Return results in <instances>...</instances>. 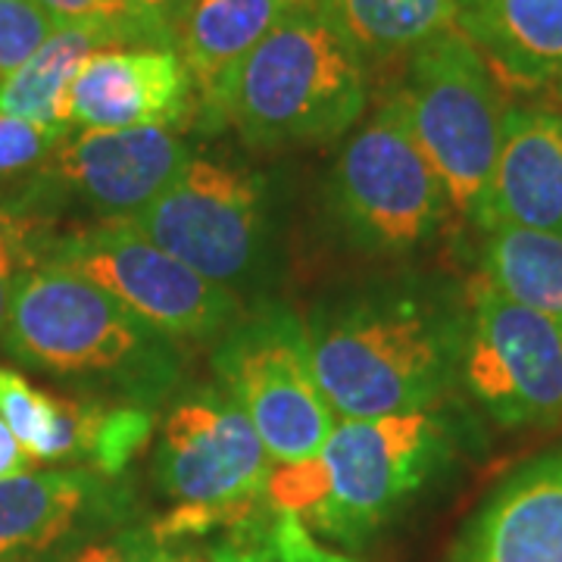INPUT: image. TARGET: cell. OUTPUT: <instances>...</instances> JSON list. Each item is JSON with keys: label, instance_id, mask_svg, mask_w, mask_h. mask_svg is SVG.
<instances>
[{"label": "cell", "instance_id": "21", "mask_svg": "<svg viewBox=\"0 0 562 562\" xmlns=\"http://www.w3.org/2000/svg\"><path fill=\"white\" fill-rule=\"evenodd\" d=\"M482 276L503 297L562 325V238L501 225L484 232Z\"/></svg>", "mask_w": 562, "mask_h": 562}, {"label": "cell", "instance_id": "12", "mask_svg": "<svg viewBox=\"0 0 562 562\" xmlns=\"http://www.w3.org/2000/svg\"><path fill=\"white\" fill-rule=\"evenodd\" d=\"M191 147L169 128H79L44 160V176L101 220H132L176 181Z\"/></svg>", "mask_w": 562, "mask_h": 562}, {"label": "cell", "instance_id": "33", "mask_svg": "<svg viewBox=\"0 0 562 562\" xmlns=\"http://www.w3.org/2000/svg\"><path fill=\"white\" fill-rule=\"evenodd\" d=\"M557 88H560V98H562V72H560V79H557Z\"/></svg>", "mask_w": 562, "mask_h": 562}, {"label": "cell", "instance_id": "26", "mask_svg": "<svg viewBox=\"0 0 562 562\" xmlns=\"http://www.w3.org/2000/svg\"><path fill=\"white\" fill-rule=\"evenodd\" d=\"M154 413L144 406H113L106 409L98 431V443L91 453V465L101 475H120L128 462L140 453V447L150 441Z\"/></svg>", "mask_w": 562, "mask_h": 562}, {"label": "cell", "instance_id": "22", "mask_svg": "<svg viewBox=\"0 0 562 562\" xmlns=\"http://www.w3.org/2000/svg\"><path fill=\"white\" fill-rule=\"evenodd\" d=\"M328 16L362 57L391 60L453 29L457 0H331Z\"/></svg>", "mask_w": 562, "mask_h": 562}, {"label": "cell", "instance_id": "31", "mask_svg": "<svg viewBox=\"0 0 562 562\" xmlns=\"http://www.w3.org/2000/svg\"><path fill=\"white\" fill-rule=\"evenodd\" d=\"M32 465H35V460L25 453V447L10 431V425L0 419V479H13V475H22V472H32Z\"/></svg>", "mask_w": 562, "mask_h": 562}, {"label": "cell", "instance_id": "13", "mask_svg": "<svg viewBox=\"0 0 562 562\" xmlns=\"http://www.w3.org/2000/svg\"><path fill=\"white\" fill-rule=\"evenodd\" d=\"M198 110L176 47H106L81 66L69 94L72 128H181Z\"/></svg>", "mask_w": 562, "mask_h": 562}, {"label": "cell", "instance_id": "30", "mask_svg": "<svg viewBox=\"0 0 562 562\" xmlns=\"http://www.w3.org/2000/svg\"><path fill=\"white\" fill-rule=\"evenodd\" d=\"M128 3L160 32L169 47L179 44V29L181 22H184L188 7H191V0H128Z\"/></svg>", "mask_w": 562, "mask_h": 562}, {"label": "cell", "instance_id": "29", "mask_svg": "<svg viewBox=\"0 0 562 562\" xmlns=\"http://www.w3.org/2000/svg\"><path fill=\"white\" fill-rule=\"evenodd\" d=\"M63 562H206V550H172V543H162L150 528H144L91 543Z\"/></svg>", "mask_w": 562, "mask_h": 562}, {"label": "cell", "instance_id": "28", "mask_svg": "<svg viewBox=\"0 0 562 562\" xmlns=\"http://www.w3.org/2000/svg\"><path fill=\"white\" fill-rule=\"evenodd\" d=\"M66 135L69 128H44L35 122L0 113V181L44 166Z\"/></svg>", "mask_w": 562, "mask_h": 562}, {"label": "cell", "instance_id": "7", "mask_svg": "<svg viewBox=\"0 0 562 562\" xmlns=\"http://www.w3.org/2000/svg\"><path fill=\"white\" fill-rule=\"evenodd\" d=\"M331 206L350 241L375 257H406L441 232L453 206L409 128L401 94L379 103L341 147Z\"/></svg>", "mask_w": 562, "mask_h": 562}, {"label": "cell", "instance_id": "18", "mask_svg": "<svg viewBox=\"0 0 562 562\" xmlns=\"http://www.w3.org/2000/svg\"><path fill=\"white\" fill-rule=\"evenodd\" d=\"M101 491V479L85 469L0 479V560L38 553L63 541Z\"/></svg>", "mask_w": 562, "mask_h": 562}, {"label": "cell", "instance_id": "25", "mask_svg": "<svg viewBox=\"0 0 562 562\" xmlns=\"http://www.w3.org/2000/svg\"><path fill=\"white\" fill-rule=\"evenodd\" d=\"M47 250L50 244H44V222L0 203V335L22 279L47 260Z\"/></svg>", "mask_w": 562, "mask_h": 562}, {"label": "cell", "instance_id": "14", "mask_svg": "<svg viewBox=\"0 0 562 562\" xmlns=\"http://www.w3.org/2000/svg\"><path fill=\"white\" fill-rule=\"evenodd\" d=\"M472 222L482 232L519 225L562 238V113L506 106L497 162Z\"/></svg>", "mask_w": 562, "mask_h": 562}, {"label": "cell", "instance_id": "5", "mask_svg": "<svg viewBox=\"0 0 562 562\" xmlns=\"http://www.w3.org/2000/svg\"><path fill=\"white\" fill-rule=\"evenodd\" d=\"M276 462L222 387H201L162 419L154 475L172 509L150 525L162 543L225 531L257 513Z\"/></svg>", "mask_w": 562, "mask_h": 562}, {"label": "cell", "instance_id": "1", "mask_svg": "<svg viewBox=\"0 0 562 562\" xmlns=\"http://www.w3.org/2000/svg\"><path fill=\"white\" fill-rule=\"evenodd\" d=\"M322 394L341 419L438 409L460 375L462 316L416 284H379L306 322Z\"/></svg>", "mask_w": 562, "mask_h": 562}, {"label": "cell", "instance_id": "15", "mask_svg": "<svg viewBox=\"0 0 562 562\" xmlns=\"http://www.w3.org/2000/svg\"><path fill=\"white\" fill-rule=\"evenodd\" d=\"M453 562H562V447L491 491L462 528Z\"/></svg>", "mask_w": 562, "mask_h": 562}, {"label": "cell", "instance_id": "27", "mask_svg": "<svg viewBox=\"0 0 562 562\" xmlns=\"http://www.w3.org/2000/svg\"><path fill=\"white\" fill-rule=\"evenodd\" d=\"M57 29L35 0H0V81L16 72Z\"/></svg>", "mask_w": 562, "mask_h": 562}, {"label": "cell", "instance_id": "24", "mask_svg": "<svg viewBox=\"0 0 562 562\" xmlns=\"http://www.w3.org/2000/svg\"><path fill=\"white\" fill-rule=\"evenodd\" d=\"M57 25L94 29L113 47H169L128 0H35Z\"/></svg>", "mask_w": 562, "mask_h": 562}, {"label": "cell", "instance_id": "17", "mask_svg": "<svg viewBox=\"0 0 562 562\" xmlns=\"http://www.w3.org/2000/svg\"><path fill=\"white\" fill-rule=\"evenodd\" d=\"M294 0H191L176 50L191 72L203 116H210L225 79L279 25Z\"/></svg>", "mask_w": 562, "mask_h": 562}, {"label": "cell", "instance_id": "23", "mask_svg": "<svg viewBox=\"0 0 562 562\" xmlns=\"http://www.w3.org/2000/svg\"><path fill=\"white\" fill-rule=\"evenodd\" d=\"M206 550V562H360L328 550L313 538L301 516L262 503L244 522L222 531Z\"/></svg>", "mask_w": 562, "mask_h": 562}, {"label": "cell", "instance_id": "8", "mask_svg": "<svg viewBox=\"0 0 562 562\" xmlns=\"http://www.w3.org/2000/svg\"><path fill=\"white\" fill-rule=\"evenodd\" d=\"M213 372L276 465L313 460L338 425L313 369L306 322L288 306L238 313L216 341Z\"/></svg>", "mask_w": 562, "mask_h": 562}, {"label": "cell", "instance_id": "6", "mask_svg": "<svg viewBox=\"0 0 562 562\" xmlns=\"http://www.w3.org/2000/svg\"><path fill=\"white\" fill-rule=\"evenodd\" d=\"M401 101L450 206L472 220L501 150L506 116L501 81L453 25L409 54Z\"/></svg>", "mask_w": 562, "mask_h": 562}, {"label": "cell", "instance_id": "4", "mask_svg": "<svg viewBox=\"0 0 562 562\" xmlns=\"http://www.w3.org/2000/svg\"><path fill=\"white\" fill-rule=\"evenodd\" d=\"M369 101L362 54L325 10L294 7L225 79L206 122L247 144L284 147L347 135Z\"/></svg>", "mask_w": 562, "mask_h": 562}, {"label": "cell", "instance_id": "11", "mask_svg": "<svg viewBox=\"0 0 562 562\" xmlns=\"http://www.w3.org/2000/svg\"><path fill=\"white\" fill-rule=\"evenodd\" d=\"M125 222L198 276L235 291L262 260L266 184L238 166L191 157L157 201Z\"/></svg>", "mask_w": 562, "mask_h": 562}, {"label": "cell", "instance_id": "9", "mask_svg": "<svg viewBox=\"0 0 562 562\" xmlns=\"http://www.w3.org/2000/svg\"><path fill=\"white\" fill-rule=\"evenodd\" d=\"M460 375L503 428L562 422V325L475 276L465 288Z\"/></svg>", "mask_w": 562, "mask_h": 562}, {"label": "cell", "instance_id": "3", "mask_svg": "<svg viewBox=\"0 0 562 562\" xmlns=\"http://www.w3.org/2000/svg\"><path fill=\"white\" fill-rule=\"evenodd\" d=\"M450 457L438 409L384 419H344L313 460L276 465L266 501L306 528L357 550L419 494Z\"/></svg>", "mask_w": 562, "mask_h": 562}, {"label": "cell", "instance_id": "32", "mask_svg": "<svg viewBox=\"0 0 562 562\" xmlns=\"http://www.w3.org/2000/svg\"><path fill=\"white\" fill-rule=\"evenodd\" d=\"M297 7H313V10H325L328 13V7H331V0H294Z\"/></svg>", "mask_w": 562, "mask_h": 562}, {"label": "cell", "instance_id": "16", "mask_svg": "<svg viewBox=\"0 0 562 562\" xmlns=\"http://www.w3.org/2000/svg\"><path fill=\"white\" fill-rule=\"evenodd\" d=\"M503 88L538 91L562 72V0H457V20Z\"/></svg>", "mask_w": 562, "mask_h": 562}, {"label": "cell", "instance_id": "20", "mask_svg": "<svg viewBox=\"0 0 562 562\" xmlns=\"http://www.w3.org/2000/svg\"><path fill=\"white\" fill-rule=\"evenodd\" d=\"M113 47L94 29L57 25L50 38L22 63L16 72L0 81V113L35 122L44 128H72L69 125V94L76 76L88 57Z\"/></svg>", "mask_w": 562, "mask_h": 562}, {"label": "cell", "instance_id": "19", "mask_svg": "<svg viewBox=\"0 0 562 562\" xmlns=\"http://www.w3.org/2000/svg\"><path fill=\"white\" fill-rule=\"evenodd\" d=\"M106 406L47 394L25 375L0 366V419L35 462L91 460Z\"/></svg>", "mask_w": 562, "mask_h": 562}, {"label": "cell", "instance_id": "10", "mask_svg": "<svg viewBox=\"0 0 562 562\" xmlns=\"http://www.w3.org/2000/svg\"><path fill=\"white\" fill-rule=\"evenodd\" d=\"M47 257L101 284L172 341L220 338L241 313L235 291L198 276L125 220L79 228L50 244Z\"/></svg>", "mask_w": 562, "mask_h": 562}, {"label": "cell", "instance_id": "2", "mask_svg": "<svg viewBox=\"0 0 562 562\" xmlns=\"http://www.w3.org/2000/svg\"><path fill=\"white\" fill-rule=\"evenodd\" d=\"M0 341L32 369L110 384L144 409L179 382L181 372L172 338L50 257L22 279Z\"/></svg>", "mask_w": 562, "mask_h": 562}]
</instances>
